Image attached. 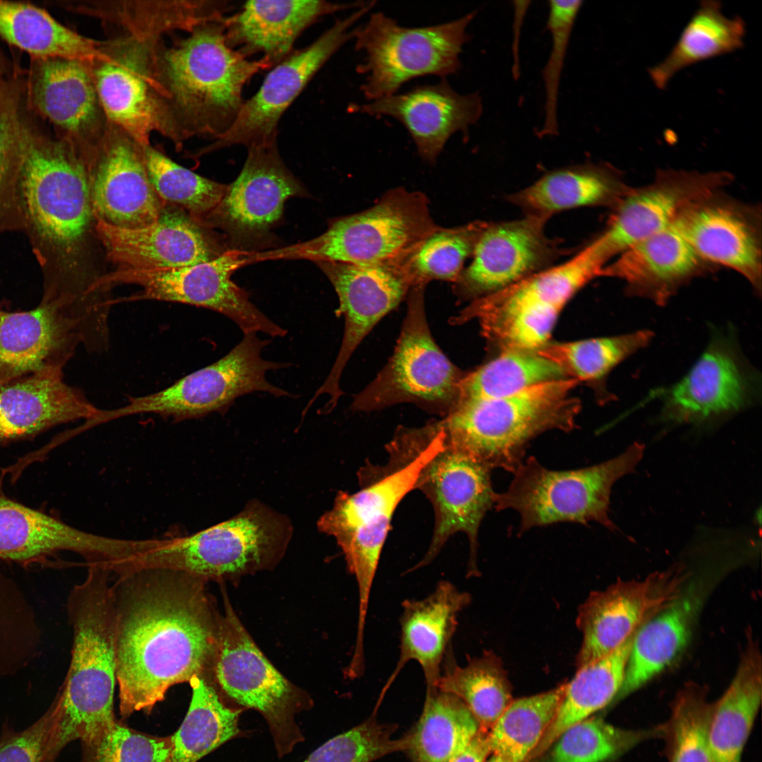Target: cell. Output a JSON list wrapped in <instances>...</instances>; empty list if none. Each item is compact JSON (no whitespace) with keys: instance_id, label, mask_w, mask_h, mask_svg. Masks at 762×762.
<instances>
[{"instance_id":"4dcf8cb0","label":"cell","mask_w":762,"mask_h":762,"mask_svg":"<svg viewBox=\"0 0 762 762\" xmlns=\"http://www.w3.org/2000/svg\"><path fill=\"white\" fill-rule=\"evenodd\" d=\"M99 409L67 384L63 370L0 382V445L32 438L55 426L88 420Z\"/></svg>"},{"instance_id":"816d5d0a","label":"cell","mask_w":762,"mask_h":762,"mask_svg":"<svg viewBox=\"0 0 762 762\" xmlns=\"http://www.w3.org/2000/svg\"><path fill=\"white\" fill-rule=\"evenodd\" d=\"M663 734V726L631 730L588 718L565 730L555 740L550 762H605L645 739Z\"/></svg>"},{"instance_id":"484cf974","label":"cell","mask_w":762,"mask_h":762,"mask_svg":"<svg viewBox=\"0 0 762 762\" xmlns=\"http://www.w3.org/2000/svg\"><path fill=\"white\" fill-rule=\"evenodd\" d=\"M546 221L526 215L516 220L488 223L471 262L453 283L454 294L459 299L472 301L548 268L559 250L545 233Z\"/></svg>"},{"instance_id":"db71d44e","label":"cell","mask_w":762,"mask_h":762,"mask_svg":"<svg viewBox=\"0 0 762 762\" xmlns=\"http://www.w3.org/2000/svg\"><path fill=\"white\" fill-rule=\"evenodd\" d=\"M583 1L551 0L548 1L547 29L551 36V49L543 70L545 93L544 121L538 132L540 136L556 135L559 132L558 102L561 75L567 49L577 16Z\"/></svg>"},{"instance_id":"60d3db41","label":"cell","mask_w":762,"mask_h":762,"mask_svg":"<svg viewBox=\"0 0 762 762\" xmlns=\"http://www.w3.org/2000/svg\"><path fill=\"white\" fill-rule=\"evenodd\" d=\"M745 34L744 20L739 16L727 17L720 1H701L667 56L649 68V76L656 87L663 90L682 69L740 49Z\"/></svg>"},{"instance_id":"cb8c5ba5","label":"cell","mask_w":762,"mask_h":762,"mask_svg":"<svg viewBox=\"0 0 762 762\" xmlns=\"http://www.w3.org/2000/svg\"><path fill=\"white\" fill-rule=\"evenodd\" d=\"M719 192L688 203L673 224L703 262L737 272L760 294V211Z\"/></svg>"},{"instance_id":"6f0895ef","label":"cell","mask_w":762,"mask_h":762,"mask_svg":"<svg viewBox=\"0 0 762 762\" xmlns=\"http://www.w3.org/2000/svg\"><path fill=\"white\" fill-rule=\"evenodd\" d=\"M20 179L19 152L5 131L0 114V236L21 230Z\"/></svg>"},{"instance_id":"f35d334b","label":"cell","mask_w":762,"mask_h":762,"mask_svg":"<svg viewBox=\"0 0 762 762\" xmlns=\"http://www.w3.org/2000/svg\"><path fill=\"white\" fill-rule=\"evenodd\" d=\"M605 260L594 241L565 262L531 274L500 291L472 301L474 312L528 308L562 311L589 281L600 277Z\"/></svg>"},{"instance_id":"44dd1931","label":"cell","mask_w":762,"mask_h":762,"mask_svg":"<svg viewBox=\"0 0 762 762\" xmlns=\"http://www.w3.org/2000/svg\"><path fill=\"white\" fill-rule=\"evenodd\" d=\"M689 574L682 565L641 580L619 581L592 593L581 605L576 623L583 634L577 667L608 655L683 593Z\"/></svg>"},{"instance_id":"7a4b0ae2","label":"cell","mask_w":762,"mask_h":762,"mask_svg":"<svg viewBox=\"0 0 762 762\" xmlns=\"http://www.w3.org/2000/svg\"><path fill=\"white\" fill-rule=\"evenodd\" d=\"M21 162V230L40 266L41 302L75 305L85 297L84 262L94 216L85 161L23 96L1 106Z\"/></svg>"},{"instance_id":"8d00e7d4","label":"cell","mask_w":762,"mask_h":762,"mask_svg":"<svg viewBox=\"0 0 762 762\" xmlns=\"http://www.w3.org/2000/svg\"><path fill=\"white\" fill-rule=\"evenodd\" d=\"M629 189L609 165L584 164L548 172L509 200L526 215L548 219L555 213L575 207H615Z\"/></svg>"},{"instance_id":"5b68a950","label":"cell","mask_w":762,"mask_h":762,"mask_svg":"<svg viewBox=\"0 0 762 762\" xmlns=\"http://www.w3.org/2000/svg\"><path fill=\"white\" fill-rule=\"evenodd\" d=\"M111 572L89 565L85 580L67 600L73 629L69 668L56 698L57 725L65 734L83 737L116 719L115 617L111 592Z\"/></svg>"},{"instance_id":"ab89813d","label":"cell","mask_w":762,"mask_h":762,"mask_svg":"<svg viewBox=\"0 0 762 762\" xmlns=\"http://www.w3.org/2000/svg\"><path fill=\"white\" fill-rule=\"evenodd\" d=\"M0 37L30 58H64L89 64L104 59L108 40L83 36L30 3L0 0Z\"/></svg>"},{"instance_id":"2e32d148","label":"cell","mask_w":762,"mask_h":762,"mask_svg":"<svg viewBox=\"0 0 762 762\" xmlns=\"http://www.w3.org/2000/svg\"><path fill=\"white\" fill-rule=\"evenodd\" d=\"M491 471L448 443L444 435L442 445L425 464L416 484L432 504L435 523L428 551L410 571L429 564L448 539L461 532L469 542L467 576L479 575L478 533L496 495Z\"/></svg>"},{"instance_id":"74e56055","label":"cell","mask_w":762,"mask_h":762,"mask_svg":"<svg viewBox=\"0 0 762 762\" xmlns=\"http://www.w3.org/2000/svg\"><path fill=\"white\" fill-rule=\"evenodd\" d=\"M761 691V653L750 636L728 688L712 704L708 738L713 762H741L760 708Z\"/></svg>"},{"instance_id":"277c9868","label":"cell","mask_w":762,"mask_h":762,"mask_svg":"<svg viewBox=\"0 0 762 762\" xmlns=\"http://www.w3.org/2000/svg\"><path fill=\"white\" fill-rule=\"evenodd\" d=\"M437 431L395 436L387 446L384 466L361 469V488L338 492L332 508L318 521L320 530L334 536L341 548L358 591V610L365 612L392 516L399 503L416 489L421 471L439 449Z\"/></svg>"},{"instance_id":"d6a6232c","label":"cell","mask_w":762,"mask_h":762,"mask_svg":"<svg viewBox=\"0 0 762 762\" xmlns=\"http://www.w3.org/2000/svg\"><path fill=\"white\" fill-rule=\"evenodd\" d=\"M707 265L672 223L620 253L600 277L620 279L628 294L663 306Z\"/></svg>"},{"instance_id":"94428289","label":"cell","mask_w":762,"mask_h":762,"mask_svg":"<svg viewBox=\"0 0 762 762\" xmlns=\"http://www.w3.org/2000/svg\"><path fill=\"white\" fill-rule=\"evenodd\" d=\"M18 69L0 49V84L11 77Z\"/></svg>"},{"instance_id":"e7e4bbea","label":"cell","mask_w":762,"mask_h":762,"mask_svg":"<svg viewBox=\"0 0 762 762\" xmlns=\"http://www.w3.org/2000/svg\"><path fill=\"white\" fill-rule=\"evenodd\" d=\"M148 540H149V543H149V546H150V544H151V542H150L151 540H150V539H148ZM149 546H148V547L147 548H147H149ZM147 549H146V550H147ZM143 552H144V551H143ZM134 559H135V558H134ZM134 559H133V560H134ZM133 560H132V561H133ZM127 564H128V563H127ZM125 565H126V564H125ZM123 566H124V565H123ZM123 566H122V567H123ZM120 568H121V567H120ZM117 569H116V570H117ZM116 570H114V571H116ZM114 571H113V572H114Z\"/></svg>"},{"instance_id":"ffe728a7","label":"cell","mask_w":762,"mask_h":762,"mask_svg":"<svg viewBox=\"0 0 762 762\" xmlns=\"http://www.w3.org/2000/svg\"><path fill=\"white\" fill-rule=\"evenodd\" d=\"M24 87L30 109L86 161L110 125L90 64L64 58H30Z\"/></svg>"},{"instance_id":"bcb514c9","label":"cell","mask_w":762,"mask_h":762,"mask_svg":"<svg viewBox=\"0 0 762 762\" xmlns=\"http://www.w3.org/2000/svg\"><path fill=\"white\" fill-rule=\"evenodd\" d=\"M566 684L538 694L512 701L490 730L491 754L512 762H524L551 725Z\"/></svg>"},{"instance_id":"83f0119b","label":"cell","mask_w":762,"mask_h":762,"mask_svg":"<svg viewBox=\"0 0 762 762\" xmlns=\"http://www.w3.org/2000/svg\"><path fill=\"white\" fill-rule=\"evenodd\" d=\"M134 550L133 540L78 529L0 494V560L28 563L71 551L85 557L88 565L112 567Z\"/></svg>"},{"instance_id":"ee69618b","label":"cell","mask_w":762,"mask_h":762,"mask_svg":"<svg viewBox=\"0 0 762 762\" xmlns=\"http://www.w3.org/2000/svg\"><path fill=\"white\" fill-rule=\"evenodd\" d=\"M480 725L464 702L437 687H427L423 710L406 749L415 762H450L470 744Z\"/></svg>"},{"instance_id":"7bdbcfd3","label":"cell","mask_w":762,"mask_h":762,"mask_svg":"<svg viewBox=\"0 0 762 762\" xmlns=\"http://www.w3.org/2000/svg\"><path fill=\"white\" fill-rule=\"evenodd\" d=\"M635 634L608 655L578 668L574 678L566 684L556 715L533 756L548 748L568 727L590 718L615 700L624 679Z\"/></svg>"},{"instance_id":"ac0fdd59","label":"cell","mask_w":762,"mask_h":762,"mask_svg":"<svg viewBox=\"0 0 762 762\" xmlns=\"http://www.w3.org/2000/svg\"><path fill=\"white\" fill-rule=\"evenodd\" d=\"M237 179L202 225L217 228L237 249L263 240L281 218L287 199L306 191L284 165L277 139L253 143Z\"/></svg>"},{"instance_id":"d590c367","label":"cell","mask_w":762,"mask_h":762,"mask_svg":"<svg viewBox=\"0 0 762 762\" xmlns=\"http://www.w3.org/2000/svg\"><path fill=\"white\" fill-rule=\"evenodd\" d=\"M701 604L700 588L687 585L679 598L639 629L616 700L638 690L673 664L689 643Z\"/></svg>"},{"instance_id":"8fae6325","label":"cell","mask_w":762,"mask_h":762,"mask_svg":"<svg viewBox=\"0 0 762 762\" xmlns=\"http://www.w3.org/2000/svg\"><path fill=\"white\" fill-rule=\"evenodd\" d=\"M476 14L473 11L450 22L406 28L381 12L373 13L364 25L355 28L353 37L356 50L365 55L357 68L365 75L364 97L373 101L396 94L416 78L445 79L456 73L463 47L470 40L467 28Z\"/></svg>"},{"instance_id":"f5cc1de1","label":"cell","mask_w":762,"mask_h":762,"mask_svg":"<svg viewBox=\"0 0 762 762\" xmlns=\"http://www.w3.org/2000/svg\"><path fill=\"white\" fill-rule=\"evenodd\" d=\"M712 704L706 689L696 683L679 690L663 726L670 762H713L708 738Z\"/></svg>"},{"instance_id":"681fc988","label":"cell","mask_w":762,"mask_h":762,"mask_svg":"<svg viewBox=\"0 0 762 762\" xmlns=\"http://www.w3.org/2000/svg\"><path fill=\"white\" fill-rule=\"evenodd\" d=\"M653 332L641 329L609 337L547 344L541 356L561 368L567 377L581 381L604 378L616 365L652 340Z\"/></svg>"},{"instance_id":"836d02e7","label":"cell","mask_w":762,"mask_h":762,"mask_svg":"<svg viewBox=\"0 0 762 762\" xmlns=\"http://www.w3.org/2000/svg\"><path fill=\"white\" fill-rule=\"evenodd\" d=\"M470 594L441 581L427 597L401 603L398 661L386 684L395 679L405 665L416 661L427 687H437L442 665L457 627L459 614L471 602Z\"/></svg>"},{"instance_id":"d4e9b609","label":"cell","mask_w":762,"mask_h":762,"mask_svg":"<svg viewBox=\"0 0 762 762\" xmlns=\"http://www.w3.org/2000/svg\"><path fill=\"white\" fill-rule=\"evenodd\" d=\"M732 176L725 171H660L649 184L630 188L614 207L605 230L595 240L609 261L664 230L691 201L719 190Z\"/></svg>"},{"instance_id":"be15d7a7","label":"cell","mask_w":762,"mask_h":762,"mask_svg":"<svg viewBox=\"0 0 762 762\" xmlns=\"http://www.w3.org/2000/svg\"><path fill=\"white\" fill-rule=\"evenodd\" d=\"M151 540H152V544H151V545L150 546V547H151V546H152V545H153V543H154V539H151ZM150 548H147V550H148V549H149ZM146 550H145V551H146ZM138 556H139V555H138ZM135 558H136V557H135ZM131 562H132V561H131ZM131 562H129V563H131ZM126 565H125V566H126ZM123 567H124V566H123ZM123 567H122L121 568H123ZM121 568H120V569H121ZM119 569H117L116 571H118Z\"/></svg>"},{"instance_id":"7dc6e473","label":"cell","mask_w":762,"mask_h":762,"mask_svg":"<svg viewBox=\"0 0 762 762\" xmlns=\"http://www.w3.org/2000/svg\"><path fill=\"white\" fill-rule=\"evenodd\" d=\"M568 377L561 368L537 351L502 350L495 358L466 373L459 401L503 397L540 383Z\"/></svg>"},{"instance_id":"f907efd6","label":"cell","mask_w":762,"mask_h":762,"mask_svg":"<svg viewBox=\"0 0 762 762\" xmlns=\"http://www.w3.org/2000/svg\"><path fill=\"white\" fill-rule=\"evenodd\" d=\"M144 154L150 181L161 200L202 224L221 201L227 185L180 166L150 145L144 147Z\"/></svg>"},{"instance_id":"03108f58","label":"cell","mask_w":762,"mask_h":762,"mask_svg":"<svg viewBox=\"0 0 762 762\" xmlns=\"http://www.w3.org/2000/svg\"><path fill=\"white\" fill-rule=\"evenodd\" d=\"M147 540V545H148V540ZM147 547H146V548H147ZM146 548H145V549H146ZM144 550H143V551H144ZM140 554H139V555H140ZM138 556H137V557H138ZM130 562H131V561H130ZM126 564H127V563H126ZM124 565H125V564H124ZM121 567H122V566H121ZM114 570H115V569H114ZM113 571H114V570H113ZM111 572H112V571H111Z\"/></svg>"},{"instance_id":"e0dca14e","label":"cell","mask_w":762,"mask_h":762,"mask_svg":"<svg viewBox=\"0 0 762 762\" xmlns=\"http://www.w3.org/2000/svg\"><path fill=\"white\" fill-rule=\"evenodd\" d=\"M404 259L375 264L315 262L336 291L339 303L336 314L344 316V331L335 362L308 406L324 394L330 398L323 412L337 406L344 394L341 375L352 353L374 326L406 298L412 286Z\"/></svg>"},{"instance_id":"680465c9","label":"cell","mask_w":762,"mask_h":762,"mask_svg":"<svg viewBox=\"0 0 762 762\" xmlns=\"http://www.w3.org/2000/svg\"><path fill=\"white\" fill-rule=\"evenodd\" d=\"M54 714L49 708L28 727L16 731L7 722L0 734V762H44Z\"/></svg>"},{"instance_id":"ba28073f","label":"cell","mask_w":762,"mask_h":762,"mask_svg":"<svg viewBox=\"0 0 762 762\" xmlns=\"http://www.w3.org/2000/svg\"><path fill=\"white\" fill-rule=\"evenodd\" d=\"M207 680L232 705L264 718L277 756L282 758L305 740L296 716L313 707L310 696L286 679L254 643L229 605L219 615Z\"/></svg>"},{"instance_id":"7402d4cb","label":"cell","mask_w":762,"mask_h":762,"mask_svg":"<svg viewBox=\"0 0 762 762\" xmlns=\"http://www.w3.org/2000/svg\"><path fill=\"white\" fill-rule=\"evenodd\" d=\"M757 385L735 340L716 334L684 377L657 395L666 421L703 425L749 406Z\"/></svg>"},{"instance_id":"91938a15","label":"cell","mask_w":762,"mask_h":762,"mask_svg":"<svg viewBox=\"0 0 762 762\" xmlns=\"http://www.w3.org/2000/svg\"><path fill=\"white\" fill-rule=\"evenodd\" d=\"M490 754L488 731L480 728L467 747L450 762H485Z\"/></svg>"},{"instance_id":"30bf717a","label":"cell","mask_w":762,"mask_h":762,"mask_svg":"<svg viewBox=\"0 0 762 762\" xmlns=\"http://www.w3.org/2000/svg\"><path fill=\"white\" fill-rule=\"evenodd\" d=\"M288 520L260 502L233 518L184 537L157 539L137 567L181 571L206 581L260 570L277 562L291 536Z\"/></svg>"},{"instance_id":"c3c4849f","label":"cell","mask_w":762,"mask_h":762,"mask_svg":"<svg viewBox=\"0 0 762 762\" xmlns=\"http://www.w3.org/2000/svg\"><path fill=\"white\" fill-rule=\"evenodd\" d=\"M488 223L477 220L450 228L439 226L428 235L404 260L412 286H427L434 279L455 282Z\"/></svg>"},{"instance_id":"4316f807","label":"cell","mask_w":762,"mask_h":762,"mask_svg":"<svg viewBox=\"0 0 762 762\" xmlns=\"http://www.w3.org/2000/svg\"><path fill=\"white\" fill-rule=\"evenodd\" d=\"M95 229L108 259L118 268L183 267L211 260L225 250L209 229L169 205L156 222L146 226L122 229L97 222Z\"/></svg>"},{"instance_id":"6125c7cd","label":"cell","mask_w":762,"mask_h":762,"mask_svg":"<svg viewBox=\"0 0 762 762\" xmlns=\"http://www.w3.org/2000/svg\"><path fill=\"white\" fill-rule=\"evenodd\" d=\"M490 758H487L485 762H512L504 757L499 755L491 754Z\"/></svg>"},{"instance_id":"603a6c76","label":"cell","mask_w":762,"mask_h":762,"mask_svg":"<svg viewBox=\"0 0 762 762\" xmlns=\"http://www.w3.org/2000/svg\"><path fill=\"white\" fill-rule=\"evenodd\" d=\"M95 219L122 229L156 222L164 202L146 167L144 147L110 123L85 162Z\"/></svg>"},{"instance_id":"9a60e30c","label":"cell","mask_w":762,"mask_h":762,"mask_svg":"<svg viewBox=\"0 0 762 762\" xmlns=\"http://www.w3.org/2000/svg\"><path fill=\"white\" fill-rule=\"evenodd\" d=\"M108 41L106 57L90 67L109 123L143 147L157 133L181 150L184 140L152 75V43L121 36Z\"/></svg>"},{"instance_id":"f1b7e54d","label":"cell","mask_w":762,"mask_h":762,"mask_svg":"<svg viewBox=\"0 0 762 762\" xmlns=\"http://www.w3.org/2000/svg\"><path fill=\"white\" fill-rule=\"evenodd\" d=\"M85 339L80 321L56 306L40 302L17 312L0 308V382L63 370Z\"/></svg>"},{"instance_id":"6da1fadb","label":"cell","mask_w":762,"mask_h":762,"mask_svg":"<svg viewBox=\"0 0 762 762\" xmlns=\"http://www.w3.org/2000/svg\"><path fill=\"white\" fill-rule=\"evenodd\" d=\"M114 575L116 683L126 718L150 713L173 686L207 677L219 615L201 578L157 567Z\"/></svg>"},{"instance_id":"003e7915","label":"cell","mask_w":762,"mask_h":762,"mask_svg":"<svg viewBox=\"0 0 762 762\" xmlns=\"http://www.w3.org/2000/svg\"><path fill=\"white\" fill-rule=\"evenodd\" d=\"M147 540H148V545H147V547H148V546H149V543H149V540H148V539H147ZM146 549H147V548H146ZM146 549H145V550H146ZM145 550H144V551H145ZM141 553H142V552H141ZM131 561H132V560H131ZM119 568H120V567H119ZM118 569H119V568H118ZM115 570H116V569H115ZM112 572H113V571H112Z\"/></svg>"},{"instance_id":"3957f363","label":"cell","mask_w":762,"mask_h":762,"mask_svg":"<svg viewBox=\"0 0 762 762\" xmlns=\"http://www.w3.org/2000/svg\"><path fill=\"white\" fill-rule=\"evenodd\" d=\"M150 55L158 90L184 141L223 135L244 102V85L269 68L227 45L223 20L200 25L170 45L154 42Z\"/></svg>"},{"instance_id":"1f68e13d","label":"cell","mask_w":762,"mask_h":762,"mask_svg":"<svg viewBox=\"0 0 762 762\" xmlns=\"http://www.w3.org/2000/svg\"><path fill=\"white\" fill-rule=\"evenodd\" d=\"M368 1L340 4L319 0L248 1L225 16L227 45L248 58L258 53L272 68L292 52L300 34L321 17L358 9Z\"/></svg>"},{"instance_id":"11a10c76","label":"cell","mask_w":762,"mask_h":762,"mask_svg":"<svg viewBox=\"0 0 762 762\" xmlns=\"http://www.w3.org/2000/svg\"><path fill=\"white\" fill-rule=\"evenodd\" d=\"M80 743V762H168L172 749L171 735L146 734L119 720Z\"/></svg>"},{"instance_id":"8992f818","label":"cell","mask_w":762,"mask_h":762,"mask_svg":"<svg viewBox=\"0 0 762 762\" xmlns=\"http://www.w3.org/2000/svg\"><path fill=\"white\" fill-rule=\"evenodd\" d=\"M579 383L568 377L503 397L463 400L438 421L448 443L490 470L514 473L533 439L575 428L581 406L572 392Z\"/></svg>"},{"instance_id":"5bb4252c","label":"cell","mask_w":762,"mask_h":762,"mask_svg":"<svg viewBox=\"0 0 762 762\" xmlns=\"http://www.w3.org/2000/svg\"><path fill=\"white\" fill-rule=\"evenodd\" d=\"M253 252L225 250L217 258L194 265L164 270L118 268L97 279L98 286L135 284L140 292L124 301L155 300L180 303L217 312L231 319L243 334L262 332L272 337L287 331L274 323L250 301L248 293L231 280L240 267L253 263Z\"/></svg>"},{"instance_id":"9f6ffc18","label":"cell","mask_w":762,"mask_h":762,"mask_svg":"<svg viewBox=\"0 0 762 762\" xmlns=\"http://www.w3.org/2000/svg\"><path fill=\"white\" fill-rule=\"evenodd\" d=\"M401 749V741L373 722L356 726L329 739L303 762H371Z\"/></svg>"},{"instance_id":"52a82bcc","label":"cell","mask_w":762,"mask_h":762,"mask_svg":"<svg viewBox=\"0 0 762 762\" xmlns=\"http://www.w3.org/2000/svg\"><path fill=\"white\" fill-rule=\"evenodd\" d=\"M440 225L425 193L397 187L371 207L331 220L327 229L308 241L258 253L260 261L309 260L375 264L406 257Z\"/></svg>"},{"instance_id":"e575fe53","label":"cell","mask_w":762,"mask_h":762,"mask_svg":"<svg viewBox=\"0 0 762 762\" xmlns=\"http://www.w3.org/2000/svg\"><path fill=\"white\" fill-rule=\"evenodd\" d=\"M62 5L119 30L121 37L148 43L174 31L189 33L204 24L220 21L231 8L228 1L205 0H83Z\"/></svg>"},{"instance_id":"d6986e66","label":"cell","mask_w":762,"mask_h":762,"mask_svg":"<svg viewBox=\"0 0 762 762\" xmlns=\"http://www.w3.org/2000/svg\"><path fill=\"white\" fill-rule=\"evenodd\" d=\"M374 3L370 1L345 18L337 20L311 44L293 52L272 68L258 91L243 102L231 127L200 153L277 139L279 121L286 109L330 57L353 39L355 29L352 27Z\"/></svg>"},{"instance_id":"7c38bea8","label":"cell","mask_w":762,"mask_h":762,"mask_svg":"<svg viewBox=\"0 0 762 762\" xmlns=\"http://www.w3.org/2000/svg\"><path fill=\"white\" fill-rule=\"evenodd\" d=\"M425 287L410 289L393 354L373 382L354 396L353 411L369 412L405 402L443 418L458 405L466 373L449 360L431 334L425 310Z\"/></svg>"},{"instance_id":"9c48e42d","label":"cell","mask_w":762,"mask_h":762,"mask_svg":"<svg viewBox=\"0 0 762 762\" xmlns=\"http://www.w3.org/2000/svg\"><path fill=\"white\" fill-rule=\"evenodd\" d=\"M644 449L643 444L634 442L605 462L569 471L548 469L530 456L513 473L507 490L496 493L494 508L516 511L520 533L565 521H595L615 531L609 516L612 488L634 471Z\"/></svg>"},{"instance_id":"f546056e","label":"cell","mask_w":762,"mask_h":762,"mask_svg":"<svg viewBox=\"0 0 762 762\" xmlns=\"http://www.w3.org/2000/svg\"><path fill=\"white\" fill-rule=\"evenodd\" d=\"M358 108L368 115L387 116L399 121L409 133L421 157L435 164L453 134L466 133L478 122L483 106L478 92L460 94L443 79Z\"/></svg>"},{"instance_id":"f6af8a7d","label":"cell","mask_w":762,"mask_h":762,"mask_svg":"<svg viewBox=\"0 0 762 762\" xmlns=\"http://www.w3.org/2000/svg\"><path fill=\"white\" fill-rule=\"evenodd\" d=\"M437 687L461 699L480 728L487 731L513 701L502 662L490 651L468 658L464 666H460L454 660L451 646Z\"/></svg>"},{"instance_id":"4fadbf2b","label":"cell","mask_w":762,"mask_h":762,"mask_svg":"<svg viewBox=\"0 0 762 762\" xmlns=\"http://www.w3.org/2000/svg\"><path fill=\"white\" fill-rule=\"evenodd\" d=\"M243 334L241 341L217 361L163 389L130 397L121 407L100 409L90 421V426L141 413L157 414L174 421L198 418L213 412H224L236 398L253 392L290 397L265 376L268 370L289 364L265 360L262 349L270 341L260 339L254 332Z\"/></svg>"},{"instance_id":"b9f144b4","label":"cell","mask_w":762,"mask_h":762,"mask_svg":"<svg viewBox=\"0 0 762 762\" xmlns=\"http://www.w3.org/2000/svg\"><path fill=\"white\" fill-rule=\"evenodd\" d=\"M191 698L186 715L172 737L168 762H198L229 740L243 735L239 718L245 710L228 702L207 679L188 683Z\"/></svg>"}]
</instances>
